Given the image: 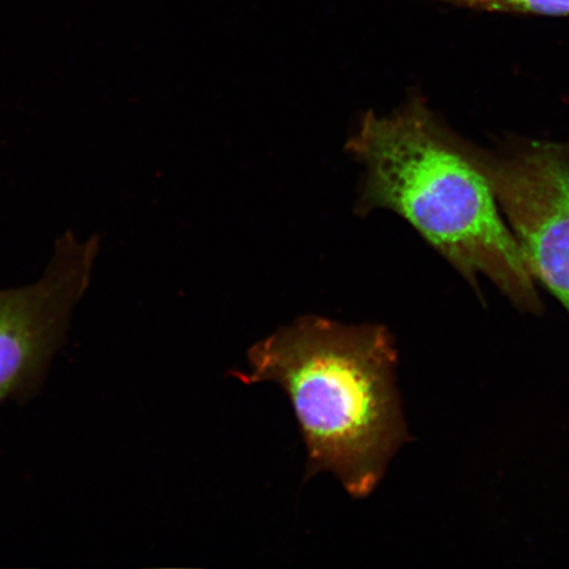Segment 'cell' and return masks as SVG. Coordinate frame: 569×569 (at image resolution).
Listing matches in <instances>:
<instances>
[{
	"mask_svg": "<svg viewBox=\"0 0 569 569\" xmlns=\"http://www.w3.org/2000/svg\"><path fill=\"white\" fill-rule=\"evenodd\" d=\"M348 151L367 169L359 211L397 212L473 287L483 277L518 309H542L487 178L421 98L391 116L368 112Z\"/></svg>",
	"mask_w": 569,
	"mask_h": 569,
	"instance_id": "6da1fadb",
	"label": "cell"
},
{
	"mask_svg": "<svg viewBox=\"0 0 569 569\" xmlns=\"http://www.w3.org/2000/svg\"><path fill=\"white\" fill-rule=\"evenodd\" d=\"M241 382L288 395L308 450L306 478L337 476L356 500L371 496L409 440L396 388L395 340L380 325L302 317L248 351Z\"/></svg>",
	"mask_w": 569,
	"mask_h": 569,
	"instance_id": "7a4b0ae2",
	"label": "cell"
},
{
	"mask_svg": "<svg viewBox=\"0 0 569 569\" xmlns=\"http://www.w3.org/2000/svg\"><path fill=\"white\" fill-rule=\"evenodd\" d=\"M462 146L492 188L533 279L569 312V154L542 142L507 153Z\"/></svg>",
	"mask_w": 569,
	"mask_h": 569,
	"instance_id": "3957f363",
	"label": "cell"
},
{
	"mask_svg": "<svg viewBox=\"0 0 569 569\" xmlns=\"http://www.w3.org/2000/svg\"><path fill=\"white\" fill-rule=\"evenodd\" d=\"M99 246L98 234L80 241L67 232L38 282L0 291V403L24 402L40 390L89 287Z\"/></svg>",
	"mask_w": 569,
	"mask_h": 569,
	"instance_id": "277c9868",
	"label": "cell"
},
{
	"mask_svg": "<svg viewBox=\"0 0 569 569\" xmlns=\"http://www.w3.org/2000/svg\"><path fill=\"white\" fill-rule=\"evenodd\" d=\"M438 2L478 11L547 17L569 16V0H438Z\"/></svg>",
	"mask_w": 569,
	"mask_h": 569,
	"instance_id": "5b68a950",
	"label": "cell"
}]
</instances>
